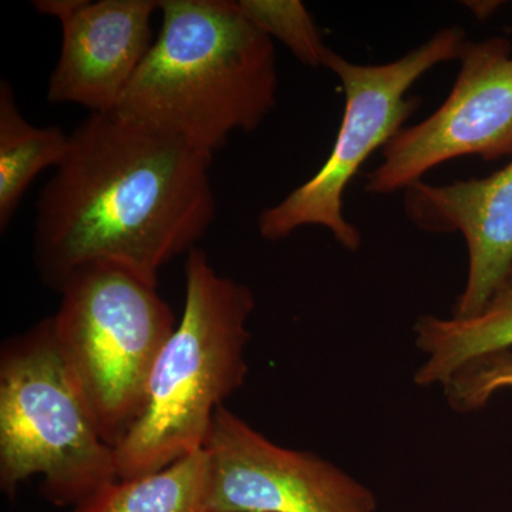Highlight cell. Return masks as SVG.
I'll list each match as a JSON object with an SVG mask.
<instances>
[{"mask_svg": "<svg viewBox=\"0 0 512 512\" xmlns=\"http://www.w3.org/2000/svg\"><path fill=\"white\" fill-rule=\"evenodd\" d=\"M214 154L124 119L90 114L40 192L33 262L57 289L73 272L113 265L158 285L163 266L197 248L217 214Z\"/></svg>", "mask_w": 512, "mask_h": 512, "instance_id": "6da1fadb", "label": "cell"}, {"mask_svg": "<svg viewBox=\"0 0 512 512\" xmlns=\"http://www.w3.org/2000/svg\"><path fill=\"white\" fill-rule=\"evenodd\" d=\"M161 28L116 113L215 154L276 104L274 40L234 0H160Z\"/></svg>", "mask_w": 512, "mask_h": 512, "instance_id": "7a4b0ae2", "label": "cell"}, {"mask_svg": "<svg viewBox=\"0 0 512 512\" xmlns=\"http://www.w3.org/2000/svg\"><path fill=\"white\" fill-rule=\"evenodd\" d=\"M184 272L183 313L151 370L140 416L114 447L119 478L156 473L202 450L215 414L247 379L254 293L218 274L200 248Z\"/></svg>", "mask_w": 512, "mask_h": 512, "instance_id": "3957f363", "label": "cell"}, {"mask_svg": "<svg viewBox=\"0 0 512 512\" xmlns=\"http://www.w3.org/2000/svg\"><path fill=\"white\" fill-rule=\"evenodd\" d=\"M35 477L50 504L67 508L119 478L114 447L64 362L52 316L0 350V488L12 498Z\"/></svg>", "mask_w": 512, "mask_h": 512, "instance_id": "277c9868", "label": "cell"}, {"mask_svg": "<svg viewBox=\"0 0 512 512\" xmlns=\"http://www.w3.org/2000/svg\"><path fill=\"white\" fill-rule=\"evenodd\" d=\"M57 292V346L101 436L116 447L140 416L151 370L177 319L156 284L119 266H86Z\"/></svg>", "mask_w": 512, "mask_h": 512, "instance_id": "5b68a950", "label": "cell"}, {"mask_svg": "<svg viewBox=\"0 0 512 512\" xmlns=\"http://www.w3.org/2000/svg\"><path fill=\"white\" fill-rule=\"evenodd\" d=\"M466 40L460 26L443 28L407 55L383 64L349 62L329 47L323 67L338 77L345 92L338 137L318 173L259 214L261 237L281 241L299 228L322 227L340 247L352 252L362 247V234L343 215L346 188L367 158L419 109L421 97L409 96L413 84L439 64L457 60Z\"/></svg>", "mask_w": 512, "mask_h": 512, "instance_id": "8992f818", "label": "cell"}, {"mask_svg": "<svg viewBox=\"0 0 512 512\" xmlns=\"http://www.w3.org/2000/svg\"><path fill=\"white\" fill-rule=\"evenodd\" d=\"M446 101L426 120L403 127L366 174L373 195L406 191L458 157L512 158V43L503 36L466 40Z\"/></svg>", "mask_w": 512, "mask_h": 512, "instance_id": "52a82bcc", "label": "cell"}, {"mask_svg": "<svg viewBox=\"0 0 512 512\" xmlns=\"http://www.w3.org/2000/svg\"><path fill=\"white\" fill-rule=\"evenodd\" d=\"M205 451L215 512H376L375 494L309 451L278 446L237 413L215 414Z\"/></svg>", "mask_w": 512, "mask_h": 512, "instance_id": "ba28073f", "label": "cell"}, {"mask_svg": "<svg viewBox=\"0 0 512 512\" xmlns=\"http://www.w3.org/2000/svg\"><path fill=\"white\" fill-rule=\"evenodd\" d=\"M157 0H80L60 19L62 47L47 84L53 104L116 111L154 45Z\"/></svg>", "mask_w": 512, "mask_h": 512, "instance_id": "9c48e42d", "label": "cell"}, {"mask_svg": "<svg viewBox=\"0 0 512 512\" xmlns=\"http://www.w3.org/2000/svg\"><path fill=\"white\" fill-rule=\"evenodd\" d=\"M403 208L421 231L460 234L466 241L467 282L451 318H474L512 268V160L484 178L446 185L419 181L404 191Z\"/></svg>", "mask_w": 512, "mask_h": 512, "instance_id": "30bf717a", "label": "cell"}, {"mask_svg": "<svg viewBox=\"0 0 512 512\" xmlns=\"http://www.w3.org/2000/svg\"><path fill=\"white\" fill-rule=\"evenodd\" d=\"M417 349L426 356L414 373L417 386H444L477 357L512 349V268L474 318L423 315L414 325Z\"/></svg>", "mask_w": 512, "mask_h": 512, "instance_id": "8fae6325", "label": "cell"}, {"mask_svg": "<svg viewBox=\"0 0 512 512\" xmlns=\"http://www.w3.org/2000/svg\"><path fill=\"white\" fill-rule=\"evenodd\" d=\"M69 512H215L205 448L156 473L117 478Z\"/></svg>", "mask_w": 512, "mask_h": 512, "instance_id": "7c38bea8", "label": "cell"}, {"mask_svg": "<svg viewBox=\"0 0 512 512\" xmlns=\"http://www.w3.org/2000/svg\"><path fill=\"white\" fill-rule=\"evenodd\" d=\"M70 134L36 127L23 117L8 80L0 83V231L5 232L26 191L47 168L63 163Z\"/></svg>", "mask_w": 512, "mask_h": 512, "instance_id": "4fadbf2b", "label": "cell"}, {"mask_svg": "<svg viewBox=\"0 0 512 512\" xmlns=\"http://www.w3.org/2000/svg\"><path fill=\"white\" fill-rule=\"evenodd\" d=\"M239 12L259 32L279 40L302 64L323 67L329 47L299 0H238Z\"/></svg>", "mask_w": 512, "mask_h": 512, "instance_id": "5bb4252c", "label": "cell"}, {"mask_svg": "<svg viewBox=\"0 0 512 512\" xmlns=\"http://www.w3.org/2000/svg\"><path fill=\"white\" fill-rule=\"evenodd\" d=\"M443 389L454 412L484 409L495 393L512 389V349L471 360L447 380Z\"/></svg>", "mask_w": 512, "mask_h": 512, "instance_id": "9a60e30c", "label": "cell"}, {"mask_svg": "<svg viewBox=\"0 0 512 512\" xmlns=\"http://www.w3.org/2000/svg\"><path fill=\"white\" fill-rule=\"evenodd\" d=\"M503 5L504 2H500V0H466L463 2L464 8L470 10L474 18L480 22L490 19Z\"/></svg>", "mask_w": 512, "mask_h": 512, "instance_id": "2e32d148", "label": "cell"}]
</instances>
